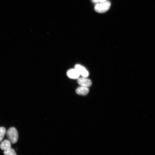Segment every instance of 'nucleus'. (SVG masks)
Segmentation results:
<instances>
[{
	"instance_id": "obj_8",
	"label": "nucleus",
	"mask_w": 155,
	"mask_h": 155,
	"mask_svg": "<svg viewBox=\"0 0 155 155\" xmlns=\"http://www.w3.org/2000/svg\"><path fill=\"white\" fill-rule=\"evenodd\" d=\"M3 154L5 155H17L14 150L11 148L8 150L4 151Z\"/></svg>"
},
{
	"instance_id": "obj_1",
	"label": "nucleus",
	"mask_w": 155,
	"mask_h": 155,
	"mask_svg": "<svg viewBox=\"0 0 155 155\" xmlns=\"http://www.w3.org/2000/svg\"><path fill=\"white\" fill-rule=\"evenodd\" d=\"M111 6L110 2L107 1L97 3L95 6L94 9L98 13H104L109 9Z\"/></svg>"
},
{
	"instance_id": "obj_7",
	"label": "nucleus",
	"mask_w": 155,
	"mask_h": 155,
	"mask_svg": "<svg viewBox=\"0 0 155 155\" xmlns=\"http://www.w3.org/2000/svg\"><path fill=\"white\" fill-rule=\"evenodd\" d=\"M11 143L9 140H5L3 141L0 144V148L4 151L9 150L11 148Z\"/></svg>"
},
{
	"instance_id": "obj_9",
	"label": "nucleus",
	"mask_w": 155,
	"mask_h": 155,
	"mask_svg": "<svg viewBox=\"0 0 155 155\" xmlns=\"http://www.w3.org/2000/svg\"><path fill=\"white\" fill-rule=\"evenodd\" d=\"M6 133V129L3 127H0V142L3 139Z\"/></svg>"
},
{
	"instance_id": "obj_5",
	"label": "nucleus",
	"mask_w": 155,
	"mask_h": 155,
	"mask_svg": "<svg viewBox=\"0 0 155 155\" xmlns=\"http://www.w3.org/2000/svg\"><path fill=\"white\" fill-rule=\"evenodd\" d=\"M67 75L69 78L72 79H78L80 75L75 68L69 69L67 72Z\"/></svg>"
},
{
	"instance_id": "obj_10",
	"label": "nucleus",
	"mask_w": 155,
	"mask_h": 155,
	"mask_svg": "<svg viewBox=\"0 0 155 155\" xmlns=\"http://www.w3.org/2000/svg\"><path fill=\"white\" fill-rule=\"evenodd\" d=\"M92 1L93 2L96 3H98V0H92Z\"/></svg>"
},
{
	"instance_id": "obj_3",
	"label": "nucleus",
	"mask_w": 155,
	"mask_h": 155,
	"mask_svg": "<svg viewBox=\"0 0 155 155\" xmlns=\"http://www.w3.org/2000/svg\"><path fill=\"white\" fill-rule=\"evenodd\" d=\"M78 83L81 86L88 87L92 84L91 81L87 77H82L79 78L77 80Z\"/></svg>"
},
{
	"instance_id": "obj_6",
	"label": "nucleus",
	"mask_w": 155,
	"mask_h": 155,
	"mask_svg": "<svg viewBox=\"0 0 155 155\" xmlns=\"http://www.w3.org/2000/svg\"><path fill=\"white\" fill-rule=\"evenodd\" d=\"M89 90L88 87L80 86L78 87L76 90V92L78 95H85L89 92Z\"/></svg>"
},
{
	"instance_id": "obj_4",
	"label": "nucleus",
	"mask_w": 155,
	"mask_h": 155,
	"mask_svg": "<svg viewBox=\"0 0 155 155\" xmlns=\"http://www.w3.org/2000/svg\"><path fill=\"white\" fill-rule=\"evenodd\" d=\"M75 68L77 70L80 75L83 77H87L89 73L88 71L83 66L79 65H76L75 66Z\"/></svg>"
},
{
	"instance_id": "obj_2",
	"label": "nucleus",
	"mask_w": 155,
	"mask_h": 155,
	"mask_svg": "<svg viewBox=\"0 0 155 155\" xmlns=\"http://www.w3.org/2000/svg\"><path fill=\"white\" fill-rule=\"evenodd\" d=\"M7 136L12 144L16 143L18 139V133L16 129L14 127H11L6 132Z\"/></svg>"
},
{
	"instance_id": "obj_11",
	"label": "nucleus",
	"mask_w": 155,
	"mask_h": 155,
	"mask_svg": "<svg viewBox=\"0 0 155 155\" xmlns=\"http://www.w3.org/2000/svg\"><path fill=\"white\" fill-rule=\"evenodd\" d=\"M107 0H98V3L107 1Z\"/></svg>"
}]
</instances>
